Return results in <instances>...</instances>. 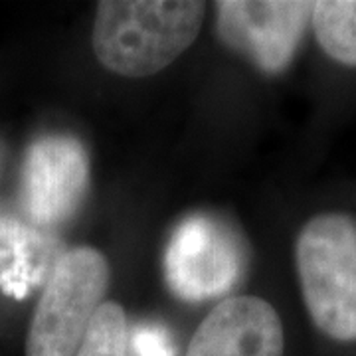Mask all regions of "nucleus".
I'll return each mask as SVG.
<instances>
[{
    "instance_id": "f257e3e1",
    "label": "nucleus",
    "mask_w": 356,
    "mask_h": 356,
    "mask_svg": "<svg viewBox=\"0 0 356 356\" xmlns=\"http://www.w3.org/2000/svg\"><path fill=\"white\" fill-rule=\"evenodd\" d=\"M206 4L196 0H105L97 4L93 51L109 72L147 77L194 44Z\"/></svg>"
},
{
    "instance_id": "39448f33",
    "label": "nucleus",
    "mask_w": 356,
    "mask_h": 356,
    "mask_svg": "<svg viewBox=\"0 0 356 356\" xmlns=\"http://www.w3.org/2000/svg\"><path fill=\"white\" fill-rule=\"evenodd\" d=\"M313 6L307 0H220L218 34L261 72L281 74L297 54Z\"/></svg>"
},
{
    "instance_id": "0eeeda50",
    "label": "nucleus",
    "mask_w": 356,
    "mask_h": 356,
    "mask_svg": "<svg viewBox=\"0 0 356 356\" xmlns=\"http://www.w3.org/2000/svg\"><path fill=\"white\" fill-rule=\"evenodd\" d=\"M277 311L252 295L224 299L200 323L186 356H283Z\"/></svg>"
},
{
    "instance_id": "9d476101",
    "label": "nucleus",
    "mask_w": 356,
    "mask_h": 356,
    "mask_svg": "<svg viewBox=\"0 0 356 356\" xmlns=\"http://www.w3.org/2000/svg\"><path fill=\"white\" fill-rule=\"evenodd\" d=\"M133 348L137 356H175L168 332L159 325H139L133 332Z\"/></svg>"
},
{
    "instance_id": "7ed1b4c3",
    "label": "nucleus",
    "mask_w": 356,
    "mask_h": 356,
    "mask_svg": "<svg viewBox=\"0 0 356 356\" xmlns=\"http://www.w3.org/2000/svg\"><path fill=\"white\" fill-rule=\"evenodd\" d=\"M109 277V264L95 248H76L62 255L34 311L26 356H76L103 305Z\"/></svg>"
},
{
    "instance_id": "423d86ee",
    "label": "nucleus",
    "mask_w": 356,
    "mask_h": 356,
    "mask_svg": "<svg viewBox=\"0 0 356 356\" xmlns=\"http://www.w3.org/2000/svg\"><path fill=\"white\" fill-rule=\"evenodd\" d=\"M89 186L86 147L70 135L34 140L22 165L20 198L30 222L58 226L76 214Z\"/></svg>"
},
{
    "instance_id": "20e7f679",
    "label": "nucleus",
    "mask_w": 356,
    "mask_h": 356,
    "mask_svg": "<svg viewBox=\"0 0 356 356\" xmlns=\"http://www.w3.org/2000/svg\"><path fill=\"white\" fill-rule=\"evenodd\" d=\"M243 271L242 238L212 214L184 218L166 245V285L186 303L224 297L242 281Z\"/></svg>"
},
{
    "instance_id": "1a4fd4ad",
    "label": "nucleus",
    "mask_w": 356,
    "mask_h": 356,
    "mask_svg": "<svg viewBox=\"0 0 356 356\" xmlns=\"http://www.w3.org/2000/svg\"><path fill=\"white\" fill-rule=\"evenodd\" d=\"M127 343L129 329L125 311L121 305L107 301L91 318L86 339L76 356H125Z\"/></svg>"
},
{
    "instance_id": "6e6552de",
    "label": "nucleus",
    "mask_w": 356,
    "mask_h": 356,
    "mask_svg": "<svg viewBox=\"0 0 356 356\" xmlns=\"http://www.w3.org/2000/svg\"><path fill=\"white\" fill-rule=\"evenodd\" d=\"M311 24L318 46L339 64L356 67V0H321Z\"/></svg>"
},
{
    "instance_id": "f03ea898",
    "label": "nucleus",
    "mask_w": 356,
    "mask_h": 356,
    "mask_svg": "<svg viewBox=\"0 0 356 356\" xmlns=\"http://www.w3.org/2000/svg\"><path fill=\"white\" fill-rule=\"evenodd\" d=\"M307 313L332 341H356V220L327 212L307 222L295 243Z\"/></svg>"
}]
</instances>
